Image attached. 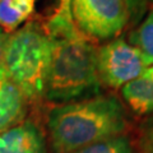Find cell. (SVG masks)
Listing matches in <instances>:
<instances>
[{
	"label": "cell",
	"instance_id": "6da1fadb",
	"mask_svg": "<svg viewBox=\"0 0 153 153\" xmlns=\"http://www.w3.org/2000/svg\"><path fill=\"white\" fill-rule=\"evenodd\" d=\"M51 40V61L44 100L61 105L101 94L96 68V41L85 37L73 19L52 13L44 22Z\"/></svg>",
	"mask_w": 153,
	"mask_h": 153
},
{
	"label": "cell",
	"instance_id": "7a4b0ae2",
	"mask_svg": "<svg viewBox=\"0 0 153 153\" xmlns=\"http://www.w3.org/2000/svg\"><path fill=\"white\" fill-rule=\"evenodd\" d=\"M129 126L126 108L114 94L54 105L46 115L51 153H73L93 143L126 134Z\"/></svg>",
	"mask_w": 153,
	"mask_h": 153
},
{
	"label": "cell",
	"instance_id": "3957f363",
	"mask_svg": "<svg viewBox=\"0 0 153 153\" xmlns=\"http://www.w3.org/2000/svg\"><path fill=\"white\" fill-rule=\"evenodd\" d=\"M51 61V40L44 22L30 19L8 35L4 49V73L25 93L30 106L44 100Z\"/></svg>",
	"mask_w": 153,
	"mask_h": 153
},
{
	"label": "cell",
	"instance_id": "277c9868",
	"mask_svg": "<svg viewBox=\"0 0 153 153\" xmlns=\"http://www.w3.org/2000/svg\"><path fill=\"white\" fill-rule=\"evenodd\" d=\"M74 26L93 41L114 40L130 25L125 0H70Z\"/></svg>",
	"mask_w": 153,
	"mask_h": 153
},
{
	"label": "cell",
	"instance_id": "5b68a950",
	"mask_svg": "<svg viewBox=\"0 0 153 153\" xmlns=\"http://www.w3.org/2000/svg\"><path fill=\"white\" fill-rule=\"evenodd\" d=\"M96 68L101 85L117 89L143 75L148 65L137 47L116 37L97 47Z\"/></svg>",
	"mask_w": 153,
	"mask_h": 153
},
{
	"label": "cell",
	"instance_id": "8992f818",
	"mask_svg": "<svg viewBox=\"0 0 153 153\" xmlns=\"http://www.w3.org/2000/svg\"><path fill=\"white\" fill-rule=\"evenodd\" d=\"M0 153H46V137L36 119L0 134Z\"/></svg>",
	"mask_w": 153,
	"mask_h": 153
},
{
	"label": "cell",
	"instance_id": "52a82bcc",
	"mask_svg": "<svg viewBox=\"0 0 153 153\" xmlns=\"http://www.w3.org/2000/svg\"><path fill=\"white\" fill-rule=\"evenodd\" d=\"M30 102L16 83L0 78V134L26 120Z\"/></svg>",
	"mask_w": 153,
	"mask_h": 153
},
{
	"label": "cell",
	"instance_id": "ba28073f",
	"mask_svg": "<svg viewBox=\"0 0 153 153\" xmlns=\"http://www.w3.org/2000/svg\"><path fill=\"white\" fill-rule=\"evenodd\" d=\"M121 97L138 116H148L153 112V82L144 74L123 85Z\"/></svg>",
	"mask_w": 153,
	"mask_h": 153
},
{
	"label": "cell",
	"instance_id": "9c48e42d",
	"mask_svg": "<svg viewBox=\"0 0 153 153\" xmlns=\"http://www.w3.org/2000/svg\"><path fill=\"white\" fill-rule=\"evenodd\" d=\"M35 0H0V28L10 35L32 17Z\"/></svg>",
	"mask_w": 153,
	"mask_h": 153
},
{
	"label": "cell",
	"instance_id": "30bf717a",
	"mask_svg": "<svg viewBox=\"0 0 153 153\" xmlns=\"http://www.w3.org/2000/svg\"><path fill=\"white\" fill-rule=\"evenodd\" d=\"M128 38L129 44L140 51L146 64L153 65V8L129 33Z\"/></svg>",
	"mask_w": 153,
	"mask_h": 153
},
{
	"label": "cell",
	"instance_id": "8fae6325",
	"mask_svg": "<svg viewBox=\"0 0 153 153\" xmlns=\"http://www.w3.org/2000/svg\"><path fill=\"white\" fill-rule=\"evenodd\" d=\"M73 153H134V147L130 135L123 134L93 143Z\"/></svg>",
	"mask_w": 153,
	"mask_h": 153
},
{
	"label": "cell",
	"instance_id": "7c38bea8",
	"mask_svg": "<svg viewBox=\"0 0 153 153\" xmlns=\"http://www.w3.org/2000/svg\"><path fill=\"white\" fill-rule=\"evenodd\" d=\"M131 140L134 153H153V112L139 124Z\"/></svg>",
	"mask_w": 153,
	"mask_h": 153
},
{
	"label": "cell",
	"instance_id": "4fadbf2b",
	"mask_svg": "<svg viewBox=\"0 0 153 153\" xmlns=\"http://www.w3.org/2000/svg\"><path fill=\"white\" fill-rule=\"evenodd\" d=\"M130 12V26H137L148 10L149 0H125Z\"/></svg>",
	"mask_w": 153,
	"mask_h": 153
},
{
	"label": "cell",
	"instance_id": "5bb4252c",
	"mask_svg": "<svg viewBox=\"0 0 153 153\" xmlns=\"http://www.w3.org/2000/svg\"><path fill=\"white\" fill-rule=\"evenodd\" d=\"M54 14L66 19H71L70 13V0H59V5L54 10Z\"/></svg>",
	"mask_w": 153,
	"mask_h": 153
},
{
	"label": "cell",
	"instance_id": "9a60e30c",
	"mask_svg": "<svg viewBox=\"0 0 153 153\" xmlns=\"http://www.w3.org/2000/svg\"><path fill=\"white\" fill-rule=\"evenodd\" d=\"M7 38H8V35L1 30V28H0V78H4V76H5L3 60H4V49H5Z\"/></svg>",
	"mask_w": 153,
	"mask_h": 153
},
{
	"label": "cell",
	"instance_id": "2e32d148",
	"mask_svg": "<svg viewBox=\"0 0 153 153\" xmlns=\"http://www.w3.org/2000/svg\"><path fill=\"white\" fill-rule=\"evenodd\" d=\"M144 75L148 76L152 82H153V66H149V68H147V70L144 71Z\"/></svg>",
	"mask_w": 153,
	"mask_h": 153
},
{
	"label": "cell",
	"instance_id": "e0dca14e",
	"mask_svg": "<svg viewBox=\"0 0 153 153\" xmlns=\"http://www.w3.org/2000/svg\"><path fill=\"white\" fill-rule=\"evenodd\" d=\"M151 1H152V3H153V0H151Z\"/></svg>",
	"mask_w": 153,
	"mask_h": 153
}]
</instances>
